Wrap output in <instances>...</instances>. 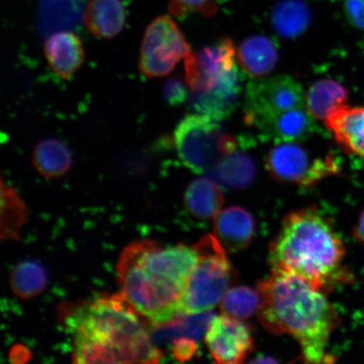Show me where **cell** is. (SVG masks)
<instances>
[{"label": "cell", "mask_w": 364, "mask_h": 364, "mask_svg": "<svg viewBox=\"0 0 364 364\" xmlns=\"http://www.w3.org/2000/svg\"><path fill=\"white\" fill-rule=\"evenodd\" d=\"M61 321L75 363H157L162 352L148 322L119 295L65 304Z\"/></svg>", "instance_id": "cell-1"}, {"label": "cell", "mask_w": 364, "mask_h": 364, "mask_svg": "<svg viewBox=\"0 0 364 364\" xmlns=\"http://www.w3.org/2000/svg\"><path fill=\"white\" fill-rule=\"evenodd\" d=\"M198 262L193 247L151 240L131 244L117 266L121 294L152 327L181 316L182 297Z\"/></svg>", "instance_id": "cell-2"}, {"label": "cell", "mask_w": 364, "mask_h": 364, "mask_svg": "<svg viewBox=\"0 0 364 364\" xmlns=\"http://www.w3.org/2000/svg\"><path fill=\"white\" fill-rule=\"evenodd\" d=\"M258 291L262 298L259 318L266 330L292 336L307 363L333 362L327 348L339 317L323 291L298 277L273 271L258 284Z\"/></svg>", "instance_id": "cell-3"}, {"label": "cell", "mask_w": 364, "mask_h": 364, "mask_svg": "<svg viewBox=\"0 0 364 364\" xmlns=\"http://www.w3.org/2000/svg\"><path fill=\"white\" fill-rule=\"evenodd\" d=\"M273 272L289 273L325 292L348 279L343 240L316 208L291 212L270 245Z\"/></svg>", "instance_id": "cell-4"}, {"label": "cell", "mask_w": 364, "mask_h": 364, "mask_svg": "<svg viewBox=\"0 0 364 364\" xmlns=\"http://www.w3.org/2000/svg\"><path fill=\"white\" fill-rule=\"evenodd\" d=\"M193 248L198 262L182 297L181 315L210 311L224 298L236 277L225 249L215 235L203 236Z\"/></svg>", "instance_id": "cell-5"}, {"label": "cell", "mask_w": 364, "mask_h": 364, "mask_svg": "<svg viewBox=\"0 0 364 364\" xmlns=\"http://www.w3.org/2000/svg\"><path fill=\"white\" fill-rule=\"evenodd\" d=\"M174 140L181 163L199 174L212 170L237 147L235 136L226 133L217 120L198 113L179 122Z\"/></svg>", "instance_id": "cell-6"}, {"label": "cell", "mask_w": 364, "mask_h": 364, "mask_svg": "<svg viewBox=\"0 0 364 364\" xmlns=\"http://www.w3.org/2000/svg\"><path fill=\"white\" fill-rule=\"evenodd\" d=\"M266 167L273 179L304 188L338 175L341 171L333 156L312 159L306 149L291 142L277 143L272 147L266 156Z\"/></svg>", "instance_id": "cell-7"}, {"label": "cell", "mask_w": 364, "mask_h": 364, "mask_svg": "<svg viewBox=\"0 0 364 364\" xmlns=\"http://www.w3.org/2000/svg\"><path fill=\"white\" fill-rule=\"evenodd\" d=\"M192 53L179 27L170 16L154 20L145 31L139 68L147 78L169 75L182 58Z\"/></svg>", "instance_id": "cell-8"}, {"label": "cell", "mask_w": 364, "mask_h": 364, "mask_svg": "<svg viewBox=\"0 0 364 364\" xmlns=\"http://www.w3.org/2000/svg\"><path fill=\"white\" fill-rule=\"evenodd\" d=\"M301 85L292 77L279 75L250 82L245 92V121L260 129L279 114L304 107Z\"/></svg>", "instance_id": "cell-9"}, {"label": "cell", "mask_w": 364, "mask_h": 364, "mask_svg": "<svg viewBox=\"0 0 364 364\" xmlns=\"http://www.w3.org/2000/svg\"><path fill=\"white\" fill-rule=\"evenodd\" d=\"M236 67V50L230 39H223L185 58L186 80L193 92L215 87L227 73Z\"/></svg>", "instance_id": "cell-10"}, {"label": "cell", "mask_w": 364, "mask_h": 364, "mask_svg": "<svg viewBox=\"0 0 364 364\" xmlns=\"http://www.w3.org/2000/svg\"><path fill=\"white\" fill-rule=\"evenodd\" d=\"M205 341L213 360L220 364L243 363L254 345L250 327L225 315L213 318Z\"/></svg>", "instance_id": "cell-11"}, {"label": "cell", "mask_w": 364, "mask_h": 364, "mask_svg": "<svg viewBox=\"0 0 364 364\" xmlns=\"http://www.w3.org/2000/svg\"><path fill=\"white\" fill-rule=\"evenodd\" d=\"M240 91V73L235 67L223 76L213 89L193 92L189 99L190 107L195 112L220 121L233 112Z\"/></svg>", "instance_id": "cell-12"}, {"label": "cell", "mask_w": 364, "mask_h": 364, "mask_svg": "<svg viewBox=\"0 0 364 364\" xmlns=\"http://www.w3.org/2000/svg\"><path fill=\"white\" fill-rule=\"evenodd\" d=\"M213 232L227 252L235 253L247 248L252 242L256 221L247 209L230 207L213 218Z\"/></svg>", "instance_id": "cell-13"}, {"label": "cell", "mask_w": 364, "mask_h": 364, "mask_svg": "<svg viewBox=\"0 0 364 364\" xmlns=\"http://www.w3.org/2000/svg\"><path fill=\"white\" fill-rule=\"evenodd\" d=\"M48 65L56 75L68 79L85 61V50L80 39L70 31L50 35L44 44Z\"/></svg>", "instance_id": "cell-14"}, {"label": "cell", "mask_w": 364, "mask_h": 364, "mask_svg": "<svg viewBox=\"0 0 364 364\" xmlns=\"http://www.w3.org/2000/svg\"><path fill=\"white\" fill-rule=\"evenodd\" d=\"M326 125L346 153L364 158V107H341L332 112Z\"/></svg>", "instance_id": "cell-15"}, {"label": "cell", "mask_w": 364, "mask_h": 364, "mask_svg": "<svg viewBox=\"0 0 364 364\" xmlns=\"http://www.w3.org/2000/svg\"><path fill=\"white\" fill-rule=\"evenodd\" d=\"M83 20L91 33L100 38L110 39L124 29L125 8L120 0H91Z\"/></svg>", "instance_id": "cell-16"}, {"label": "cell", "mask_w": 364, "mask_h": 364, "mask_svg": "<svg viewBox=\"0 0 364 364\" xmlns=\"http://www.w3.org/2000/svg\"><path fill=\"white\" fill-rule=\"evenodd\" d=\"M313 118L304 108H295L279 114L259 129L277 143H297L308 139L315 131Z\"/></svg>", "instance_id": "cell-17"}, {"label": "cell", "mask_w": 364, "mask_h": 364, "mask_svg": "<svg viewBox=\"0 0 364 364\" xmlns=\"http://www.w3.org/2000/svg\"><path fill=\"white\" fill-rule=\"evenodd\" d=\"M237 58L243 70L253 77L265 76L273 70L279 53L274 43L266 36H250L240 45Z\"/></svg>", "instance_id": "cell-18"}, {"label": "cell", "mask_w": 364, "mask_h": 364, "mask_svg": "<svg viewBox=\"0 0 364 364\" xmlns=\"http://www.w3.org/2000/svg\"><path fill=\"white\" fill-rule=\"evenodd\" d=\"M224 202L220 185L208 178L194 180L186 188L184 196L186 209L198 220L215 218L221 211Z\"/></svg>", "instance_id": "cell-19"}, {"label": "cell", "mask_w": 364, "mask_h": 364, "mask_svg": "<svg viewBox=\"0 0 364 364\" xmlns=\"http://www.w3.org/2000/svg\"><path fill=\"white\" fill-rule=\"evenodd\" d=\"M213 317L215 315L209 311L181 315L166 325L153 327L150 332L154 343L159 348V345L171 343L173 340L179 338L199 341L206 335Z\"/></svg>", "instance_id": "cell-20"}, {"label": "cell", "mask_w": 364, "mask_h": 364, "mask_svg": "<svg viewBox=\"0 0 364 364\" xmlns=\"http://www.w3.org/2000/svg\"><path fill=\"white\" fill-rule=\"evenodd\" d=\"M347 89L338 82L324 79L315 82L306 97L307 110L316 119L326 121L332 112L348 102Z\"/></svg>", "instance_id": "cell-21"}, {"label": "cell", "mask_w": 364, "mask_h": 364, "mask_svg": "<svg viewBox=\"0 0 364 364\" xmlns=\"http://www.w3.org/2000/svg\"><path fill=\"white\" fill-rule=\"evenodd\" d=\"M211 176L227 188L245 189L256 178V166L248 154L235 151L213 168Z\"/></svg>", "instance_id": "cell-22"}, {"label": "cell", "mask_w": 364, "mask_h": 364, "mask_svg": "<svg viewBox=\"0 0 364 364\" xmlns=\"http://www.w3.org/2000/svg\"><path fill=\"white\" fill-rule=\"evenodd\" d=\"M34 166L41 175L57 178L70 171L72 154L65 144L55 139L41 141L33 152Z\"/></svg>", "instance_id": "cell-23"}, {"label": "cell", "mask_w": 364, "mask_h": 364, "mask_svg": "<svg viewBox=\"0 0 364 364\" xmlns=\"http://www.w3.org/2000/svg\"><path fill=\"white\" fill-rule=\"evenodd\" d=\"M309 8L299 0H284L273 10L272 23L276 33L291 39L302 35L311 24Z\"/></svg>", "instance_id": "cell-24"}, {"label": "cell", "mask_w": 364, "mask_h": 364, "mask_svg": "<svg viewBox=\"0 0 364 364\" xmlns=\"http://www.w3.org/2000/svg\"><path fill=\"white\" fill-rule=\"evenodd\" d=\"M47 284V272L42 265L35 262L18 264L11 273V289L21 299L36 297L43 292Z\"/></svg>", "instance_id": "cell-25"}, {"label": "cell", "mask_w": 364, "mask_h": 364, "mask_svg": "<svg viewBox=\"0 0 364 364\" xmlns=\"http://www.w3.org/2000/svg\"><path fill=\"white\" fill-rule=\"evenodd\" d=\"M261 302V294L258 290L247 286H238L227 291L222 299L220 309L223 315L245 320L259 311Z\"/></svg>", "instance_id": "cell-26"}, {"label": "cell", "mask_w": 364, "mask_h": 364, "mask_svg": "<svg viewBox=\"0 0 364 364\" xmlns=\"http://www.w3.org/2000/svg\"><path fill=\"white\" fill-rule=\"evenodd\" d=\"M80 9L75 4H46L41 10L38 26L43 35L68 31L78 24Z\"/></svg>", "instance_id": "cell-27"}, {"label": "cell", "mask_w": 364, "mask_h": 364, "mask_svg": "<svg viewBox=\"0 0 364 364\" xmlns=\"http://www.w3.org/2000/svg\"><path fill=\"white\" fill-rule=\"evenodd\" d=\"M2 201L7 209L6 235L8 237H13L16 235V232L26 220V209L15 191L9 188L8 186H4V182H2Z\"/></svg>", "instance_id": "cell-28"}, {"label": "cell", "mask_w": 364, "mask_h": 364, "mask_svg": "<svg viewBox=\"0 0 364 364\" xmlns=\"http://www.w3.org/2000/svg\"><path fill=\"white\" fill-rule=\"evenodd\" d=\"M169 11L176 17H182L190 12H199L208 17L215 16L218 11L215 0H171Z\"/></svg>", "instance_id": "cell-29"}, {"label": "cell", "mask_w": 364, "mask_h": 364, "mask_svg": "<svg viewBox=\"0 0 364 364\" xmlns=\"http://www.w3.org/2000/svg\"><path fill=\"white\" fill-rule=\"evenodd\" d=\"M162 95L164 101L169 106L178 107L188 99V91L184 82L174 77L164 85Z\"/></svg>", "instance_id": "cell-30"}, {"label": "cell", "mask_w": 364, "mask_h": 364, "mask_svg": "<svg viewBox=\"0 0 364 364\" xmlns=\"http://www.w3.org/2000/svg\"><path fill=\"white\" fill-rule=\"evenodd\" d=\"M198 341L188 338H179L171 341L172 355L176 360L186 362L197 355Z\"/></svg>", "instance_id": "cell-31"}, {"label": "cell", "mask_w": 364, "mask_h": 364, "mask_svg": "<svg viewBox=\"0 0 364 364\" xmlns=\"http://www.w3.org/2000/svg\"><path fill=\"white\" fill-rule=\"evenodd\" d=\"M344 11L351 24L364 31V0H345Z\"/></svg>", "instance_id": "cell-32"}, {"label": "cell", "mask_w": 364, "mask_h": 364, "mask_svg": "<svg viewBox=\"0 0 364 364\" xmlns=\"http://www.w3.org/2000/svg\"><path fill=\"white\" fill-rule=\"evenodd\" d=\"M354 237L364 245V209L359 215L356 227L353 230Z\"/></svg>", "instance_id": "cell-33"}, {"label": "cell", "mask_w": 364, "mask_h": 364, "mask_svg": "<svg viewBox=\"0 0 364 364\" xmlns=\"http://www.w3.org/2000/svg\"><path fill=\"white\" fill-rule=\"evenodd\" d=\"M252 363H277V360L275 358H271L269 356H265V355H262V356H259L257 358L253 359Z\"/></svg>", "instance_id": "cell-34"}]
</instances>
